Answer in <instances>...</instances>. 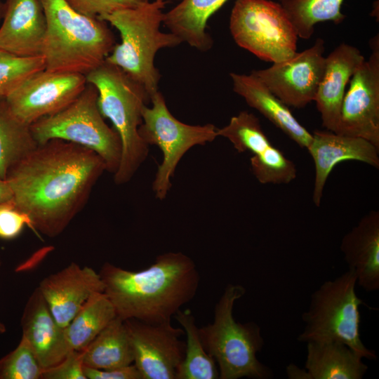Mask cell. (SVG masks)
<instances>
[{"label": "cell", "mask_w": 379, "mask_h": 379, "mask_svg": "<svg viewBox=\"0 0 379 379\" xmlns=\"http://www.w3.org/2000/svg\"><path fill=\"white\" fill-rule=\"evenodd\" d=\"M105 171L103 159L95 152L53 139L38 145L6 180L15 207L27 215L30 227L55 237L82 210Z\"/></svg>", "instance_id": "cell-1"}, {"label": "cell", "mask_w": 379, "mask_h": 379, "mask_svg": "<svg viewBox=\"0 0 379 379\" xmlns=\"http://www.w3.org/2000/svg\"><path fill=\"white\" fill-rule=\"evenodd\" d=\"M99 274L117 316L149 324L171 321L194 298L200 280L196 264L182 252L160 254L138 272L105 262Z\"/></svg>", "instance_id": "cell-2"}, {"label": "cell", "mask_w": 379, "mask_h": 379, "mask_svg": "<svg viewBox=\"0 0 379 379\" xmlns=\"http://www.w3.org/2000/svg\"><path fill=\"white\" fill-rule=\"evenodd\" d=\"M46 29L41 56L45 69L86 75L100 66L115 43L107 22L72 8L65 0H41Z\"/></svg>", "instance_id": "cell-3"}, {"label": "cell", "mask_w": 379, "mask_h": 379, "mask_svg": "<svg viewBox=\"0 0 379 379\" xmlns=\"http://www.w3.org/2000/svg\"><path fill=\"white\" fill-rule=\"evenodd\" d=\"M165 4L164 0H145L136 6L98 17L114 26L121 36V43L114 45L105 60L140 84L150 98L158 91L161 78L154 65L157 53L182 42L174 34L163 32L159 29Z\"/></svg>", "instance_id": "cell-4"}, {"label": "cell", "mask_w": 379, "mask_h": 379, "mask_svg": "<svg viewBox=\"0 0 379 379\" xmlns=\"http://www.w3.org/2000/svg\"><path fill=\"white\" fill-rule=\"evenodd\" d=\"M85 76L87 83L98 91L101 114L111 121L120 137L121 157L114 180L116 185H124L131 180L148 155L149 146L140 138L138 128L150 98L140 84L106 60Z\"/></svg>", "instance_id": "cell-5"}, {"label": "cell", "mask_w": 379, "mask_h": 379, "mask_svg": "<svg viewBox=\"0 0 379 379\" xmlns=\"http://www.w3.org/2000/svg\"><path fill=\"white\" fill-rule=\"evenodd\" d=\"M245 293L243 286L228 284L215 305L213 321L199 328L204 349L218 364L219 379L272 376L257 357L265 344L260 327L253 321L238 322L233 316L236 301Z\"/></svg>", "instance_id": "cell-6"}, {"label": "cell", "mask_w": 379, "mask_h": 379, "mask_svg": "<svg viewBox=\"0 0 379 379\" xmlns=\"http://www.w3.org/2000/svg\"><path fill=\"white\" fill-rule=\"evenodd\" d=\"M357 276L347 270L325 281L311 295L309 307L302 314L305 327L297 340L337 341L344 343L363 359L376 360L375 351L363 343L360 334L359 307L364 305L356 293Z\"/></svg>", "instance_id": "cell-7"}, {"label": "cell", "mask_w": 379, "mask_h": 379, "mask_svg": "<svg viewBox=\"0 0 379 379\" xmlns=\"http://www.w3.org/2000/svg\"><path fill=\"white\" fill-rule=\"evenodd\" d=\"M96 88L85 89L62 110L42 117L30 125L38 145L59 139L88 148L104 161L107 171L114 174L121 157V142L114 128L105 121L98 106Z\"/></svg>", "instance_id": "cell-8"}, {"label": "cell", "mask_w": 379, "mask_h": 379, "mask_svg": "<svg viewBox=\"0 0 379 379\" xmlns=\"http://www.w3.org/2000/svg\"><path fill=\"white\" fill-rule=\"evenodd\" d=\"M230 30L239 46L264 61L281 62L297 52L298 34L279 2L236 0Z\"/></svg>", "instance_id": "cell-9"}, {"label": "cell", "mask_w": 379, "mask_h": 379, "mask_svg": "<svg viewBox=\"0 0 379 379\" xmlns=\"http://www.w3.org/2000/svg\"><path fill=\"white\" fill-rule=\"evenodd\" d=\"M151 107L145 105L138 133L147 145L159 147L163 160L152 183L156 198L164 199L171 187L177 165L184 154L195 145H204L218 137L213 124L189 125L181 122L170 112L164 95L159 91L150 98Z\"/></svg>", "instance_id": "cell-10"}, {"label": "cell", "mask_w": 379, "mask_h": 379, "mask_svg": "<svg viewBox=\"0 0 379 379\" xmlns=\"http://www.w3.org/2000/svg\"><path fill=\"white\" fill-rule=\"evenodd\" d=\"M87 84L82 74L44 69L28 76L5 99L13 114L30 126L65 109L79 97Z\"/></svg>", "instance_id": "cell-11"}, {"label": "cell", "mask_w": 379, "mask_h": 379, "mask_svg": "<svg viewBox=\"0 0 379 379\" xmlns=\"http://www.w3.org/2000/svg\"><path fill=\"white\" fill-rule=\"evenodd\" d=\"M371 53L351 77L335 133L365 139L379 149V37L371 39Z\"/></svg>", "instance_id": "cell-12"}, {"label": "cell", "mask_w": 379, "mask_h": 379, "mask_svg": "<svg viewBox=\"0 0 379 379\" xmlns=\"http://www.w3.org/2000/svg\"><path fill=\"white\" fill-rule=\"evenodd\" d=\"M124 323L142 379H176L185 353L186 343L180 339L183 328L171 321L149 324L131 319Z\"/></svg>", "instance_id": "cell-13"}, {"label": "cell", "mask_w": 379, "mask_h": 379, "mask_svg": "<svg viewBox=\"0 0 379 379\" xmlns=\"http://www.w3.org/2000/svg\"><path fill=\"white\" fill-rule=\"evenodd\" d=\"M324 41L316 39L310 48L265 69L251 72L288 107L302 108L314 100L321 81Z\"/></svg>", "instance_id": "cell-14"}, {"label": "cell", "mask_w": 379, "mask_h": 379, "mask_svg": "<svg viewBox=\"0 0 379 379\" xmlns=\"http://www.w3.org/2000/svg\"><path fill=\"white\" fill-rule=\"evenodd\" d=\"M38 288L56 322L62 328L69 324L93 294L104 292L100 274L75 262L46 277Z\"/></svg>", "instance_id": "cell-15"}, {"label": "cell", "mask_w": 379, "mask_h": 379, "mask_svg": "<svg viewBox=\"0 0 379 379\" xmlns=\"http://www.w3.org/2000/svg\"><path fill=\"white\" fill-rule=\"evenodd\" d=\"M307 149L315 168L312 200L319 206L328 175L340 162L354 160L379 167V149L369 141L359 137L335 133L330 131H316Z\"/></svg>", "instance_id": "cell-16"}, {"label": "cell", "mask_w": 379, "mask_h": 379, "mask_svg": "<svg viewBox=\"0 0 379 379\" xmlns=\"http://www.w3.org/2000/svg\"><path fill=\"white\" fill-rule=\"evenodd\" d=\"M0 49L22 58L41 56L46 19L41 0H6Z\"/></svg>", "instance_id": "cell-17"}, {"label": "cell", "mask_w": 379, "mask_h": 379, "mask_svg": "<svg viewBox=\"0 0 379 379\" xmlns=\"http://www.w3.org/2000/svg\"><path fill=\"white\" fill-rule=\"evenodd\" d=\"M20 324L24 337L43 371L62 361L72 351L65 328L59 326L37 287L27 300Z\"/></svg>", "instance_id": "cell-18"}, {"label": "cell", "mask_w": 379, "mask_h": 379, "mask_svg": "<svg viewBox=\"0 0 379 379\" xmlns=\"http://www.w3.org/2000/svg\"><path fill=\"white\" fill-rule=\"evenodd\" d=\"M365 58L355 46L341 43L325 58V67L314 102L326 130L335 133L350 80Z\"/></svg>", "instance_id": "cell-19"}, {"label": "cell", "mask_w": 379, "mask_h": 379, "mask_svg": "<svg viewBox=\"0 0 379 379\" xmlns=\"http://www.w3.org/2000/svg\"><path fill=\"white\" fill-rule=\"evenodd\" d=\"M340 250L357 284L366 292L379 289V212L371 211L342 239Z\"/></svg>", "instance_id": "cell-20"}, {"label": "cell", "mask_w": 379, "mask_h": 379, "mask_svg": "<svg viewBox=\"0 0 379 379\" xmlns=\"http://www.w3.org/2000/svg\"><path fill=\"white\" fill-rule=\"evenodd\" d=\"M234 93L279 128L298 145L307 148L312 135L293 116L289 107L279 99L256 76L231 72Z\"/></svg>", "instance_id": "cell-21"}, {"label": "cell", "mask_w": 379, "mask_h": 379, "mask_svg": "<svg viewBox=\"0 0 379 379\" xmlns=\"http://www.w3.org/2000/svg\"><path fill=\"white\" fill-rule=\"evenodd\" d=\"M305 368L311 379H361L368 371L363 358L337 341L306 343Z\"/></svg>", "instance_id": "cell-22"}, {"label": "cell", "mask_w": 379, "mask_h": 379, "mask_svg": "<svg viewBox=\"0 0 379 379\" xmlns=\"http://www.w3.org/2000/svg\"><path fill=\"white\" fill-rule=\"evenodd\" d=\"M228 0H182L164 14L163 23L182 41L200 51L213 46L211 36L206 32L209 18Z\"/></svg>", "instance_id": "cell-23"}, {"label": "cell", "mask_w": 379, "mask_h": 379, "mask_svg": "<svg viewBox=\"0 0 379 379\" xmlns=\"http://www.w3.org/2000/svg\"><path fill=\"white\" fill-rule=\"evenodd\" d=\"M83 365L110 369L132 364L133 352L124 321L117 316L81 351Z\"/></svg>", "instance_id": "cell-24"}, {"label": "cell", "mask_w": 379, "mask_h": 379, "mask_svg": "<svg viewBox=\"0 0 379 379\" xmlns=\"http://www.w3.org/2000/svg\"><path fill=\"white\" fill-rule=\"evenodd\" d=\"M117 317L104 292L93 294L65 328L72 350H83Z\"/></svg>", "instance_id": "cell-25"}, {"label": "cell", "mask_w": 379, "mask_h": 379, "mask_svg": "<svg viewBox=\"0 0 379 379\" xmlns=\"http://www.w3.org/2000/svg\"><path fill=\"white\" fill-rule=\"evenodd\" d=\"M38 146L30 126L11 111L4 97H0V178Z\"/></svg>", "instance_id": "cell-26"}, {"label": "cell", "mask_w": 379, "mask_h": 379, "mask_svg": "<svg viewBox=\"0 0 379 379\" xmlns=\"http://www.w3.org/2000/svg\"><path fill=\"white\" fill-rule=\"evenodd\" d=\"M174 317L187 336L184 359L176 379H219L215 359L206 351L201 341L199 327L191 310H179Z\"/></svg>", "instance_id": "cell-27"}, {"label": "cell", "mask_w": 379, "mask_h": 379, "mask_svg": "<svg viewBox=\"0 0 379 379\" xmlns=\"http://www.w3.org/2000/svg\"><path fill=\"white\" fill-rule=\"evenodd\" d=\"M344 0H279L293 23L298 38L310 39L319 22L341 23Z\"/></svg>", "instance_id": "cell-28"}, {"label": "cell", "mask_w": 379, "mask_h": 379, "mask_svg": "<svg viewBox=\"0 0 379 379\" xmlns=\"http://www.w3.org/2000/svg\"><path fill=\"white\" fill-rule=\"evenodd\" d=\"M217 133L218 136L230 140L239 152H250L255 155L272 145L258 118L247 111L232 117L227 125L218 128Z\"/></svg>", "instance_id": "cell-29"}, {"label": "cell", "mask_w": 379, "mask_h": 379, "mask_svg": "<svg viewBox=\"0 0 379 379\" xmlns=\"http://www.w3.org/2000/svg\"><path fill=\"white\" fill-rule=\"evenodd\" d=\"M251 171L262 184H288L296 178L295 164L283 152L271 145L250 159Z\"/></svg>", "instance_id": "cell-30"}, {"label": "cell", "mask_w": 379, "mask_h": 379, "mask_svg": "<svg viewBox=\"0 0 379 379\" xmlns=\"http://www.w3.org/2000/svg\"><path fill=\"white\" fill-rule=\"evenodd\" d=\"M43 368L27 340L0 359V379H39Z\"/></svg>", "instance_id": "cell-31"}, {"label": "cell", "mask_w": 379, "mask_h": 379, "mask_svg": "<svg viewBox=\"0 0 379 379\" xmlns=\"http://www.w3.org/2000/svg\"><path fill=\"white\" fill-rule=\"evenodd\" d=\"M45 69L41 56L22 58L0 49V97H6L30 74Z\"/></svg>", "instance_id": "cell-32"}, {"label": "cell", "mask_w": 379, "mask_h": 379, "mask_svg": "<svg viewBox=\"0 0 379 379\" xmlns=\"http://www.w3.org/2000/svg\"><path fill=\"white\" fill-rule=\"evenodd\" d=\"M77 12L92 17H100L114 11L134 7L145 0H65Z\"/></svg>", "instance_id": "cell-33"}, {"label": "cell", "mask_w": 379, "mask_h": 379, "mask_svg": "<svg viewBox=\"0 0 379 379\" xmlns=\"http://www.w3.org/2000/svg\"><path fill=\"white\" fill-rule=\"evenodd\" d=\"M25 225L30 227L29 218L13 202L0 204V238L11 239L20 234Z\"/></svg>", "instance_id": "cell-34"}, {"label": "cell", "mask_w": 379, "mask_h": 379, "mask_svg": "<svg viewBox=\"0 0 379 379\" xmlns=\"http://www.w3.org/2000/svg\"><path fill=\"white\" fill-rule=\"evenodd\" d=\"M42 379H86L81 351L72 350L57 365L43 371Z\"/></svg>", "instance_id": "cell-35"}, {"label": "cell", "mask_w": 379, "mask_h": 379, "mask_svg": "<svg viewBox=\"0 0 379 379\" xmlns=\"http://www.w3.org/2000/svg\"><path fill=\"white\" fill-rule=\"evenodd\" d=\"M86 379H142V376L133 364L110 369H96L84 366Z\"/></svg>", "instance_id": "cell-36"}, {"label": "cell", "mask_w": 379, "mask_h": 379, "mask_svg": "<svg viewBox=\"0 0 379 379\" xmlns=\"http://www.w3.org/2000/svg\"><path fill=\"white\" fill-rule=\"evenodd\" d=\"M286 373L290 379H311L305 368L301 369L293 364H291L286 367Z\"/></svg>", "instance_id": "cell-37"}, {"label": "cell", "mask_w": 379, "mask_h": 379, "mask_svg": "<svg viewBox=\"0 0 379 379\" xmlns=\"http://www.w3.org/2000/svg\"><path fill=\"white\" fill-rule=\"evenodd\" d=\"M13 193L6 180L0 178V204L12 202Z\"/></svg>", "instance_id": "cell-38"}, {"label": "cell", "mask_w": 379, "mask_h": 379, "mask_svg": "<svg viewBox=\"0 0 379 379\" xmlns=\"http://www.w3.org/2000/svg\"><path fill=\"white\" fill-rule=\"evenodd\" d=\"M4 11V3L0 1V20L3 18Z\"/></svg>", "instance_id": "cell-39"}, {"label": "cell", "mask_w": 379, "mask_h": 379, "mask_svg": "<svg viewBox=\"0 0 379 379\" xmlns=\"http://www.w3.org/2000/svg\"><path fill=\"white\" fill-rule=\"evenodd\" d=\"M6 331L5 325L0 321V333H4Z\"/></svg>", "instance_id": "cell-40"}]
</instances>
